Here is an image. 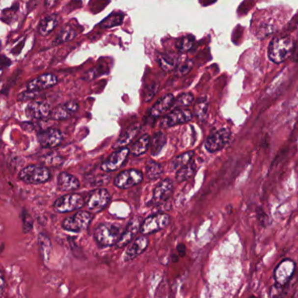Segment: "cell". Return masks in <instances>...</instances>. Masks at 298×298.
Listing matches in <instances>:
<instances>
[{"label":"cell","instance_id":"obj_1","mask_svg":"<svg viewBox=\"0 0 298 298\" xmlns=\"http://www.w3.org/2000/svg\"><path fill=\"white\" fill-rule=\"evenodd\" d=\"M295 49V42L290 36H278L271 40L268 56L275 64H281L290 58Z\"/></svg>","mask_w":298,"mask_h":298},{"label":"cell","instance_id":"obj_2","mask_svg":"<svg viewBox=\"0 0 298 298\" xmlns=\"http://www.w3.org/2000/svg\"><path fill=\"white\" fill-rule=\"evenodd\" d=\"M121 229L118 225L102 223L99 225L93 236L94 240L101 248H108L116 245L121 236Z\"/></svg>","mask_w":298,"mask_h":298},{"label":"cell","instance_id":"obj_3","mask_svg":"<svg viewBox=\"0 0 298 298\" xmlns=\"http://www.w3.org/2000/svg\"><path fill=\"white\" fill-rule=\"evenodd\" d=\"M19 177L27 184H41L51 178L50 170L42 165H30L20 171Z\"/></svg>","mask_w":298,"mask_h":298},{"label":"cell","instance_id":"obj_4","mask_svg":"<svg viewBox=\"0 0 298 298\" xmlns=\"http://www.w3.org/2000/svg\"><path fill=\"white\" fill-rule=\"evenodd\" d=\"M230 137L231 132L229 128H220L209 135L206 139L204 147L209 153H217L227 146Z\"/></svg>","mask_w":298,"mask_h":298},{"label":"cell","instance_id":"obj_5","mask_svg":"<svg viewBox=\"0 0 298 298\" xmlns=\"http://www.w3.org/2000/svg\"><path fill=\"white\" fill-rule=\"evenodd\" d=\"M92 215L86 211H80L73 217H67L62 222V228L70 232L80 233L88 228Z\"/></svg>","mask_w":298,"mask_h":298},{"label":"cell","instance_id":"obj_6","mask_svg":"<svg viewBox=\"0 0 298 298\" xmlns=\"http://www.w3.org/2000/svg\"><path fill=\"white\" fill-rule=\"evenodd\" d=\"M170 222V217L166 214L160 213L147 217L140 225L139 231L143 236H148L165 229Z\"/></svg>","mask_w":298,"mask_h":298},{"label":"cell","instance_id":"obj_7","mask_svg":"<svg viewBox=\"0 0 298 298\" xmlns=\"http://www.w3.org/2000/svg\"><path fill=\"white\" fill-rule=\"evenodd\" d=\"M84 199L78 194H69L58 198L54 204V209L58 213H68L81 209L84 206Z\"/></svg>","mask_w":298,"mask_h":298},{"label":"cell","instance_id":"obj_8","mask_svg":"<svg viewBox=\"0 0 298 298\" xmlns=\"http://www.w3.org/2000/svg\"><path fill=\"white\" fill-rule=\"evenodd\" d=\"M296 264L291 259H284L275 268L274 278L277 285L283 287L290 282L294 275Z\"/></svg>","mask_w":298,"mask_h":298},{"label":"cell","instance_id":"obj_9","mask_svg":"<svg viewBox=\"0 0 298 298\" xmlns=\"http://www.w3.org/2000/svg\"><path fill=\"white\" fill-rule=\"evenodd\" d=\"M110 201V194L104 189L93 191L86 201V206L90 212L99 213L107 207Z\"/></svg>","mask_w":298,"mask_h":298},{"label":"cell","instance_id":"obj_10","mask_svg":"<svg viewBox=\"0 0 298 298\" xmlns=\"http://www.w3.org/2000/svg\"><path fill=\"white\" fill-rule=\"evenodd\" d=\"M143 174L137 169L123 171L114 179V185L119 189H129L142 182Z\"/></svg>","mask_w":298,"mask_h":298},{"label":"cell","instance_id":"obj_11","mask_svg":"<svg viewBox=\"0 0 298 298\" xmlns=\"http://www.w3.org/2000/svg\"><path fill=\"white\" fill-rule=\"evenodd\" d=\"M149 245V240L147 236H139L133 241L131 244L128 245V248L125 250L123 254V262L129 263L136 259L138 256H140L142 253L146 251Z\"/></svg>","mask_w":298,"mask_h":298},{"label":"cell","instance_id":"obj_12","mask_svg":"<svg viewBox=\"0 0 298 298\" xmlns=\"http://www.w3.org/2000/svg\"><path fill=\"white\" fill-rule=\"evenodd\" d=\"M129 154L130 150L127 147L118 149L109 156L108 159L106 160L104 163L101 164V169L105 172H112L119 169L121 166H123Z\"/></svg>","mask_w":298,"mask_h":298},{"label":"cell","instance_id":"obj_13","mask_svg":"<svg viewBox=\"0 0 298 298\" xmlns=\"http://www.w3.org/2000/svg\"><path fill=\"white\" fill-rule=\"evenodd\" d=\"M193 118L192 112L188 109H175L173 112L163 117L161 121L163 128H170L176 125L183 124Z\"/></svg>","mask_w":298,"mask_h":298},{"label":"cell","instance_id":"obj_14","mask_svg":"<svg viewBox=\"0 0 298 298\" xmlns=\"http://www.w3.org/2000/svg\"><path fill=\"white\" fill-rule=\"evenodd\" d=\"M37 139L40 146L44 148H54L58 147L62 142L63 136L58 129L48 128L39 133Z\"/></svg>","mask_w":298,"mask_h":298},{"label":"cell","instance_id":"obj_15","mask_svg":"<svg viewBox=\"0 0 298 298\" xmlns=\"http://www.w3.org/2000/svg\"><path fill=\"white\" fill-rule=\"evenodd\" d=\"M50 106L45 101H32L26 108V114L31 120H42L51 115Z\"/></svg>","mask_w":298,"mask_h":298},{"label":"cell","instance_id":"obj_16","mask_svg":"<svg viewBox=\"0 0 298 298\" xmlns=\"http://www.w3.org/2000/svg\"><path fill=\"white\" fill-rule=\"evenodd\" d=\"M58 78L53 74H45L34 78L27 84V90L29 91H42L50 88L58 83Z\"/></svg>","mask_w":298,"mask_h":298},{"label":"cell","instance_id":"obj_17","mask_svg":"<svg viewBox=\"0 0 298 298\" xmlns=\"http://www.w3.org/2000/svg\"><path fill=\"white\" fill-rule=\"evenodd\" d=\"M140 221L139 219H133L129 221L128 226L126 227L124 231L121 233L120 239L118 241L115 247L116 248H122L131 244L134 238L135 237L137 233L140 229Z\"/></svg>","mask_w":298,"mask_h":298},{"label":"cell","instance_id":"obj_18","mask_svg":"<svg viewBox=\"0 0 298 298\" xmlns=\"http://www.w3.org/2000/svg\"><path fill=\"white\" fill-rule=\"evenodd\" d=\"M79 109V105L74 101H68L64 104L58 105L52 110L50 117L53 120H63L73 116Z\"/></svg>","mask_w":298,"mask_h":298},{"label":"cell","instance_id":"obj_19","mask_svg":"<svg viewBox=\"0 0 298 298\" xmlns=\"http://www.w3.org/2000/svg\"><path fill=\"white\" fill-rule=\"evenodd\" d=\"M173 190H174L173 182L169 179L163 180V182H160L154 190L153 201L155 203H161L166 201L173 194Z\"/></svg>","mask_w":298,"mask_h":298},{"label":"cell","instance_id":"obj_20","mask_svg":"<svg viewBox=\"0 0 298 298\" xmlns=\"http://www.w3.org/2000/svg\"><path fill=\"white\" fill-rule=\"evenodd\" d=\"M174 97L172 94H166L163 97L159 99L150 110V116L157 119L159 117L163 116V114L173 107L174 104Z\"/></svg>","mask_w":298,"mask_h":298},{"label":"cell","instance_id":"obj_21","mask_svg":"<svg viewBox=\"0 0 298 298\" xmlns=\"http://www.w3.org/2000/svg\"><path fill=\"white\" fill-rule=\"evenodd\" d=\"M81 183L75 176L72 174L63 172L58 177V189L63 192L74 191L80 188Z\"/></svg>","mask_w":298,"mask_h":298},{"label":"cell","instance_id":"obj_22","mask_svg":"<svg viewBox=\"0 0 298 298\" xmlns=\"http://www.w3.org/2000/svg\"><path fill=\"white\" fill-rule=\"evenodd\" d=\"M141 126L140 124H134L125 131L122 135H120L119 139H117L116 142L113 145V148L120 149L123 148L125 146L130 143L134 138L139 134Z\"/></svg>","mask_w":298,"mask_h":298},{"label":"cell","instance_id":"obj_23","mask_svg":"<svg viewBox=\"0 0 298 298\" xmlns=\"http://www.w3.org/2000/svg\"><path fill=\"white\" fill-rule=\"evenodd\" d=\"M58 24V16L52 14L47 16L39 24V31L42 36H47L54 30Z\"/></svg>","mask_w":298,"mask_h":298},{"label":"cell","instance_id":"obj_24","mask_svg":"<svg viewBox=\"0 0 298 298\" xmlns=\"http://www.w3.org/2000/svg\"><path fill=\"white\" fill-rule=\"evenodd\" d=\"M150 139L151 138L148 135H144L143 136H141L129 149L130 153L135 156H139V155L145 154L149 148Z\"/></svg>","mask_w":298,"mask_h":298},{"label":"cell","instance_id":"obj_25","mask_svg":"<svg viewBox=\"0 0 298 298\" xmlns=\"http://www.w3.org/2000/svg\"><path fill=\"white\" fill-rule=\"evenodd\" d=\"M158 63L165 72H171L178 66V58L173 54H163L158 56Z\"/></svg>","mask_w":298,"mask_h":298},{"label":"cell","instance_id":"obj_26","mask_svg":"<svg viewBox=\"0 0 298 298\" xmlns=\"http://www.w3.org/2000/svg\"><path fill=\"white\" fill-rule=\"evenodd\" d=\"M166 142V135L162 132L156 133L155 135L153 136V138L150 139L149 148H150L152 155H159L160 153L163 150V147L165 146Z\"/></svg>","mask_w":298,"mask_h":298},{"label":"cell","instance_id":"obj_27","mask_svg":"<svg viewBox=\"0 0 298 298\" xmlns=\"http://www.w3.org/2000/svg\"><path fill=\"white\" fill-rule=\"evenodd\" d=\"M196 171V165L194 162H190L186 166H182L177 170L176 173V181L178 182H184L191 178Z\"/></svg>","mask_w":298,"mask_h":298},{"label":"cell","instance_id":"obj_28","mask_svg":"<svg viewBox=\"0 0 298 298\" xmlns=\"http://www.w3.org/2000/svg\"><path fill=\"white\" fill-rule=\"evenodd\" d=\"M163 174V167L160 163L155 161H148L146 165V175L149 180L159 178Z\"/></svg>","mask_w":298,"mask_h":298},{"label":"cell","instance_id":"obj_29","mask_svg":"<svg viewBox=\"0 0 298 298\" xmlns=\"http://www.w3.org/2000/svg\"><path fill=\"white\" fill-rule=\"evenodd\" d=\"M194 155V152L190 151L175 157L171 163L172 169L179 170L180 168H182V166H186L191 162V160L193 159Z\"/></svg>","mask_w":298,"mask_h":298},{"label":"cell","instance_id":"obj_30","mask_svg":"<svg viewBox=\"0 0 298 298\" xmlns=\"http://www.w3.org/2000/svg\"><path fill=\"white\" fill-rule=\"evenodd\" d=\"M76 31L74 29L69 27L63 28L61 31L58 32L56 39H54V45H60L62 43L67 42L76 37Z\"/></svg>","mask_w":298,"mask_h":298},{"label":"cell","instance_id":"obj_31","mask_svg":"<svg viewBox=\"0 0 298 298\" xmlns=\"http://www.w3.org/2000/svg\"><path fill=\"white\" fill-rule=\"evenodd\" d=\"M194 38L191 35L184 36L181 39H179L176 42V48L180 53H185L188 51L191 50L192 47H194Z\"/></svg>","mask_w":298,"mask_h":298},{"label":"cell","instance_id":"obj_32","mask_svg":"<svg viewBox=\"0 0 298 298\" xmlns=\"http://www.w3.org/2000/svg\"><path fill=\"white\" fill-rule=\"evenodd\" d=\"M209 110V101L206 98L200 99L194 106V114L199 119H204Z\"/></svg>","mask_w":298,"mask_h":298},{"label":"cell","instance_id":"obj_33","mask_svg":"<svg viewBox=\"0 0 298 298\" xmlns=\"http://www.w3.org/2000/svg\"><path fill=\"white\" fill-rule=\"evenodd\" d=\"M194 101V95L192 93H182L179 95L176 100H174L173 107L174 108H185L189 107Z\"/></svg>","mask_w":298,"mask_h":298},{"label":"cell","instance_id":"obj_34","mask_svg":"<svg viewBox=\"0 0 298 298\" xmlns=\"http://www.w3.org/2000/svg\"><path fill=\"white\" fill-rule=\"evenodd\" d=\"M123 15L120 13H114L112 15L109 16L108 19L101 24V28H111L113 27L119 26L122 22Z\"/></svg>","mask_w":298,"mask_h":298},{"label":"cell","instance_id":"obj_35","mask_svg":"<svg viewBox=\"0 0 298 298\" xmlns=\"http://www.w3.org/2000/svg\"><path fill=\"white\" fill-rule=\"evenodd\" d=\"M193 66H194V62L192 59H186L183 62L178 64V66L175 68V74L179 77L185 76L192 70Z\"/></svg>","mask_w":298,"mask_h":298},{"label":"cell","instance_id":"obj_36","mask_svg":"<svg viewBox=\"0 0 298 298\" xmlns=\"http://www.w3.org/2000/svg\"><path fill=\"white\" fill-rule=\"evenodd\" d=\"M39 91H29L27 90L26 92L20 93L18 95V101H34V99L39 96Z\"/></svg>","mask_w":298,"mask_h":298},{"label":"cell","instance_id":"obj_37","mask_svg":"<svg viewBox=\"0 0 298 298\" xmlns=\"http://www.w3.org/2000/svg\"><path fill=\"white\" fill-rule=\"evenodd\" d=\"M176 249H177V253H178V256L180 257H185L186 256L187 248L184 244H178L177 247H176Z\"/></svg>","mask_w":298,"mask_h":298},{"label":"cell","instance_id":"obj_38","mask_svg":"<svg viewBox=\"0 0 298 298\" xmlns=\"http://www.w3.org/2000/svg\"><path fill=\"white\" fill-rule=\"evenodd\" d=\"M23 220L25 221V227H30V228H31L32 220H31L30 216L27 212H25V211L23 212Z\"/></svg>","mask_w":298,"mask_h":298},{"label":"cell","instance_id":"obj_39","mask_svg":"<svg viewBox=\"0 0 298 298\" xmlns=\"http://www.w3.org/2000/svg\"><path fill=\"white\" fill-rule=\"evenodd\" d=\"M57 2H58V0H46L45 4H46V6L47 8H52L57 4Z\"/></svg>","mask_w":298,"mask_h":298},{"label":"cell","instance_id":"obj_40","mask_svg":"<svg viewBox=\"0 0 298 298\" xmlns=\"http://www.w3.org/2000/svg\"><path fill=\"white\" fill-rule=\"evenodd\" d=\"M4 289V276L2 275L1 271H0V295L2 294V292Z\"/></svg>","mask_w":298,"mask_h":298},{"label":"cell","instance_id":"obj_41","mask_svg":"<svg viewBox=\"0 0 298 298\" xmlns=\"http://www.w3.org/2000/svg\"><path fill=\"white\" fill-rule=\"evenodd\" d=\"M6 61H9V59L7 58L4 57V61H2V59L0 58V68H3L4 66H9V64H6Z\"/></svg>","mask_w":298,"mask_h":298},{"label":"cell","instance_id":"obj_42","mask_svg":"<svg viewBox=\"0 0 298 298\" xmlns=\"http://www.w3.org/2000/svg\"><path fill=\"white\" fill-rule=\"evenodd\" d=\"M179 257H180V256H177V255H174V254H173V255H172V263H174V264H176V263H178Z\"/></svg>","mask_w":298,"mask_h":298},{"label":"cell","instance_id":"obj_43","mask_svg":"<svg viewBox=\"0 0 298 298\" xmlns=\"http://www.w3.org/2000/svg\"><path fill=\"white\" fill-rule=\"evenodd\" d=\"M256 298V297H255V296H251V297H249V298Z\"/></svg>","mask_w":298,"mask_h":298}]
</instances>
